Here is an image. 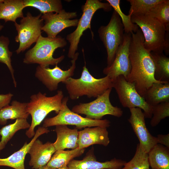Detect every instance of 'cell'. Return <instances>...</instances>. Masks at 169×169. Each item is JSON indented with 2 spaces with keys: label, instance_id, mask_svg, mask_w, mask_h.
Wrapping results in <instances>:
<instances>
[{
  "label": "cell",
  "instance_id": "1",
  "mask_svg": "<svg viewBox=\"0 0 169 169\" xmlns=\"http://www.w3.org/2000/svg\"><path fill=\"white\" fill-rule=\"evenodd\" d=\"M131 34L129 58L131 68L126 79L134 84L138 93L144 97L146 90L153 83L166 82L157 81L154 78V63L151 52L144 47V38L141 31L139 29Z\"/></svg>",
  "mask_w": 169,
  "mask_h": 169
},
{
  "label": "cell",
  "instance_id": "2",
  "mask_svg": "<svg viewBox=\"0 0 169 169\" xmlns=\"http://www.w3.org/2000/svg\"><path fill=\"white\" fill-rule=\"evenodd\" d=\"M131 20L140 28L144 38L145 48L150 52L169 54V31L156 18L146 14L132 15Z\"/></svg>",
  "mask_w": 169,
  "mask_h": 169
},
{
  "label": "cell",
  "instance_id": "3",
  "mask_svg": "<svg viewBox=\"0 0 169 169\" xmlns=\"http://www.w3.org/2000/svg\"><path fill=\"white\" fill-rule=\"evenodd\" d=\"M63 83L65 85L69 98L73 100L84 95L89 98H97L113 88V81L108 76L95 78L90 73L85 65L83 67L80 78L70 77Z\"/></svg>",
  "mask_w": 169,
  "mask_h": 169
},
{
  "label": "cell",
  "instance_id": "4",
  "mask_svg": "<svg viewBox=\"0 0 169 169\" xmlns=\"http://www.w3.org/2000/svg\"><path fill=\"white\" fill-rule=\"evenodd\" d=\"M63 92L60 90L52 96H47L45 93L40 92L30 96L26 107L27 112L32 118L30 127L25 133L28 138L34 136L35 128L40 124L48 114L53 111L58 113L63 107Z\"/></svg>",
  "mask_w": 169,
  "mask_h": 169
},
{
  "label": "cell",
  "instance_id": "5",
  "mask_svg": "<svg viewBox=\"0 0 169 169\" xmlns=\"http://www.w3.org/2000/svg\"><path fill=\"white\" fill-rule=\"evenodd\" d=\"M67 43L65 38L60 36L52 38L41 35L34 46L26 53L23 63L27 64H37L44 67L58 64L63 61L65 56L63 55L54 58V53L57 49L66 46Z\"/></svg>",
  "mask_w": 169,
  "mask_h": 169
},
{
  "label": "cell",
  "instance_id": "6",
  "mask_svg": "<svg viewBox=\"0 0 169 169\" xmlns=\"http://www.w3.org/2000/svg\"><path fill=\"white\" fill-rule=\"evenodd\" d=\"M112 7L108 3H103L99 0H87L81 7L82 16L79 19L75 30L67 35L66 39L69 43L68 57L73 59L78 49L80 38L83 32L88 28L91 30V22L93 15L98 9H102L109 12Z\"/></svg>",
  "mask_w": 169,
  "mask_h": 169
},
{
  "label": "cell",
  "instance_id": "7",
  "mask_svg": "<svg viewBox=\"0 0 169 169\" xmlns=\"http://www.w3.org/2000/svg\"><path fill=\"white\" fill-rule=\"evenodd\" d=\"M124 28L121 19L114 10L107 25L101 26L98 32L107 53V67L112 63L123 41Z\"/></svg>",
  "mask_w": 169,
  "mask_h": 169
},
{
  "label": "cell",
  "instance_id": "8",
  "mask_svg": "<svg viewBox=\"0 0 169 169\" xmlns=\"http://www.w3.org/2000/svg\"><path fill=\"white\" fill-rule=\"evenodd\" d=\"M112 88L107 90L94 100L87 103H80L74 106L71 110L78 114L86 115L91 119L101 120L106 115L121 117L123 111L121 108L113 106L110 100V96Z\"/></svg>",
  "mask_w": 169,
  "mask_h": 169
},
{
  "label": "cell",
  "instance_id": "9",
  "mask_svg": "<svg viewBox=\"0 0 169 169\" xmlns=\"http://www.w3.org/2000/svg\"><path fill=\"white\" fill-rule=\"evenodd\" d=\"M68 97L64 98L62 100L63 107L57 115L53 117L44 120L43 126L49 127L60 125H74L76 128L80 129L86 127L100 126L105 128L109 127L110 121L107 119L97 120L84 117L70 110L67 103Z\"/></svg>",
  "mask_w": 169,
  "mask_h": 169
},
{
  "label": "cell",
  "instance_id": "10",
  "mask_svg": "<svg viewBox=\"0 0 169 169\" xmlns=\"http://www.w3.org/2000/svg\"><path fill=\"white\" fill-rule=\"evenodd\" d=\"M42 14L34 16L28 12L25 17L22 18L19 24L15 23L17 31L15 41L19 42L18 48L16 51L17 54L23 52L36 43L41 35L43 20L41 18Z\"/></svg>",
  "mask_w": 169,
  "mask_h": 169
},
{
  "label": "cell",
  "instance_id": "11",
  "mask_svg": "<svg viewBox=\"0 0 169 169\" xmlns=\"http://www.w3.org/2000/svg\"><path fill=\"white\" fill-rule=\"evenodd\" d=\"M112 87L115 89L124 107L139 108L143 110L145 118H151L152 107L138 93L134 84L127 81L123 76L120 75L113 81Z\"/></svg>",
  "mask_w": 169,
  "mask_h": 169
},
{
  "label": "cell",
  "instance_id": "12",
  "mask_svg": "<svg viewBox=\"0 0 169 169\" xmlns=\"http://www.w3.org/2000/svg\"><path fill=\"white\" fill-rule=\"evenodd\" d=\"M79 54L76 52L71 60V65L67 70H64L59 67L58 64L53 68L44 67L38 65L36 68L35 77L51 91L58 89V84L62 83L73 76L76 68V61Z\"/></svg>",
  "mask_w": 169,
  "mask_h": 169
},
{
  "label": "cell",
  "instance_id": "13",
  "mask_svg": "<svg viewBox=\"0 0 169 169\" xmlns=\"http://www.w3.org/2000/svg\"><path fill=\"white\" fill-rule=\"evenodd\" d=\"M131 39V33H124L123 42L119 47L112 63L103 70V73L113 81L120 75L123 76L126 79L130 73L131 68L129 58Z\"/></svg>",
  "mask_w": 169,
  "mask_h": 169
},
{
  "label": "cell",
  "instance_id": "14",
  "mask_svg": "<svg viewBox=\"0 0 169 169\" xmlns=\"http://www.w3.org/2000/svg\"><path fill=\"white\" fill-rule=\"evenodd\" d=\"M76 12H67L63 9L59 13H49L43 14L41 18L44 21L42 30L47 37L55 38L63 30L71 27L77 26L79 19H71L76 17Z\"/></svg>",
  "mask_w": 169,
  "mask_h": 169
},
{
  "label": "cell",
  "instance_id": "15",
  "mask_svg": "<svg viewBox=\"0 0 169 169\" xmlns=\"http://www.w3.org/2000/svg\"><path fill=\"white\" fill-rule=\"evenodd\" d=\"M129 110L131 115L128 121L139 140L140 146L148 153L157 144L156 138L153 136L147 128L142 110L139 108H131Z\"/></svg>",
  "mask_w": 169,
  "mask_h": 169
},
{
  "label": "cell",
  "instance_id": "16",
  "mask_svg": "<svg viewBox=\"0 0 169 169\" xmlns=\"http://www.w3.org/2000/svg\"><path fill=\"white\" fill-rule=\"evenodd\" d=\"M90 150L81 160H71L67 165L69 169H121L126 161L115 158L104 162L97 161L93 152Z\"/></svg>",
  "mask_w": 169,
  "mask_h": 169
},
{
  "label": "cell",
  "instance_id": "17",
  "mask_svg": "<svg viewBox=\"0 0 169 169\" xmlns=\"http://www.w3.org/2000/svg\"><path fill=\"white\" fill-rule=\"evenodd\" d=\"M56 151L53 143L48 142L43 144L40 140L37 139L28 152L30 156L29 166L34 169L46 166Z\"/></svg>",
  "mask_w": 169,
  "mask_h": 169
},
{
  "label": "cell",
  "instance_id": "18",
  "mask_svg": "<svg viewBox=\"0 0 169 169\" xmlns=\"http://www.w3.org/2000/svg\"><path fill=\"white\" fill-rule=\"evenodd\" d=\"M110 142L106 128L100 126L85 128L79 131L77 143L80 149L95 144L107 146Z\"/></svg>",
  "mask_w": 169,
  "mask_h": 169
},
{
  "label": "cell",
  "instance_id": "19",
  "mask_svg": "<svg viewBox=\"0 0 169 169\" xmlns=\"http://www.w3.org/2000/svg\"><path fill=\"white\" fill-rule=\"evenodd\" d=\"M49 131L47 128L39 127L29 143L25 142L20 150L9 157L5 158H0V166H7L14 169H25L24 165L25 158L32 144L39 136Z\"/></svg>",
  "mask_w": 169,
  "mask_h": 169
},
{
  "label": "cell",
  "instance_id": "20",
  "mask_svg": "<svg viewBox=\"0 0 169 169\" xmlns=\"http://www.w3.org/2000/svg\"><path fill=\"white\" fill-rule=\"evenodd\" d=\"M54 131L57 139L53 144L56 151L67 148L74 149L78 147L77 129H70L66 125H60L56 126Z\"/></svg>",
  "mask_w": 169,
  "mask_h": 169
},
{
  "label": "cell",
  "instance_id": "21",
  "mask_svg": "<svg viewBox=\"0 0 169 169\" xmlns=\"http://www.w3.org/2000/svg\"><path fill=\"white\" fill-rule=\"evenodd\" d=\"M24 8L22 0H0V19L16 23L18 18L24 17Z\"/></svg>",
  "mask_w": 169,
  "mask_h": 169
},
{
  "label": "cell",
  "instance_id": "22",
  "mask_svg": "<svg viewBox=\"0 0 169 169\" xmlns=\"http://www.w3.org/2000/svg\"><path fill=\"white\" fill-rule=\"evenodd\" d=\"M27 103L21 102L16 100L0 110V125H5L8 120L19 118L27 119L29 114L26 110Z\"/></svg>",
  "mask_w": 169,
  "mask_h": 169
},
{
  "label": "cell",
  "instance_id": "23",
  "mask_svg": "<svg viewBox=\"0 0 169 169\" xmlns=\"http://www.w3.org/2000/svg\"><path fill=\"white\" fill-rule=\"evenodd\" d=\"M143 98L152 107L169 101V82L153 83L146 90Z\"/></svg>",
  "mask_w": 169,
  "mask_h": 169
},
{
  "label": "cell",
  "instance_id": "24",
  "mask_svg": "<svg viewBox=\"0 0 169 169\" xmlns=\"http://www.w3.org/2000/svg\"><path fill=\"white\" fill-rule=\"evenodd\" d=\"M148 156L151 168L169 169V148L157 144L148 153Z\"/></svg>",
  "mask_w": 169,
  "mask_h": 169
},
{
  "label": "cell",
  "instance_id": "25",
  "mask_svg": "<svg viewBox=\"0 0 169 169\" xmlns=\"http://www.w3.org/2000/svg\"><path fill=\"white\" fill-rule=\"evenodd\" d=\"M84 151V149L78 147L71 150H56L45 166L52 169L67 166L71 160L81 155Z\"/></svg>",
  "mask_w": 169,
  "mask_h": 169
},
{
  "label": "cell",
  "instance_id": "26",
  "mask_svg": "<svg viewBox=\"0 0 169 169\" xmlns=\"http://www.w3.org/2000/svg\"><path fill=\"white\" fill-rule=\"evenodd\" d=\"M30 124L27 119L19 118L16 120L15 122L5 125L0 129V135L1 136L0 141V151L5 148L8 142L18 131L28 129Z\"/></svg>",
  "mask_w": 169,
  "mask_h": 169
},
{
  "label": "cell",
  "instance_id": "27",
  "mask_svg": "<svg viewBox=\"0 0 169 169\" xmlns=\"http://www.w3.org/2000/svg\"><path fill=\"white\" fill-rule=\"evenodd\" d=\"M155 65L154 76L158 81L169 82V58L163 53L151 52Z\"/></svg>",
  "mask_w": 169,
  "mask_h": 169
},
{
  "label": "cell",
  "instance_id": "28",
  "mask_svg": "<svg viewBox=\"0 0 169 169\" xmlns=\"http://www.w3.org/2000/svg\"><path fill=\"white\" fill-rule=\"evenodd\" d=\"M24 7H32L38 10L41 14L58 13L63 9L60 0H23Z\"/></svg>",
  "mask_w": 169,
  "mask_h": 169
},
{
  "label": "cell",
  "instance_id": "29",
  "mask_svg": "<svg viewBox=\"0 0 169 169\" xmlns=\"http://www.w3.org/2000/svg\"><path fill=\"white\" fill-rule=\"evenodd\" d=\"M148 153L145 152L139 143L137 145L135 153L132 159L126 162L121 169H149Z\"/></svg>",
  "mask_w": 169,
  "mask_h": 169
},
{
  "label": "cell",
  "instance_id": "30",
  "mask_svg": "<svg viewBox=\"0 0 169 169\" xmlns=\"http://www.w3.org/2000/svg\"><path fill=\"white\" fill-rule=\"evenodd\" d=\"M106 1L119 16L123 26L125 33H131L132 32L136 33L139 28V27L136 24L133 23L131 21L132 12H129L128 15L125 14L122 11L120 8V0Z\"/></svg>",
  "mask_w": 169,
  "mask_h": 169
},
{
  "label": "cell",
  "instance_id": "31",
  "mask_svg": "<svg viewBox=\"0 0 169 169\" xmlns=\"http://www.w3.org/2000/svg\"><path fill=\"white\" fill-rule=\"evenodd\" d=\"M146 14L158 20L164 26L166 31H169V0H164L157 4Z\"/></svg>",
  "mask_w": 169,
  "mask_h": 169
},
{
  "label": "cell",
  "instance_id": "32",
  "mask_svg": "<svg viewBox=\"0 0 169 169\" xmlns=\"http://www.w3.org/2000/svg\"><path fill=\"white\" fill-rule=\"evenodd\" d=\"M9 42L8 37L3 36H0V63L7 65L11 73L14 86L16 87L17 83L14 77V71L11 63V58L13 52L9 50L8 48Z\"/></svg>",
  "mask_w": 169,
  "mask_h": 169
},
{
  "label": "cell",
  "instance_id": "33",
  "mask_svg": "<svg viewBox=\"0 0 169 169\" xmlns=\"http://www.w3.org/2000/svg\"><path fill=\"white\" fill-rule=\"evenodd\" d=\"M164 0H127L131 5L129 12L135 14H146L153 8Z\"/></svg>",
  "mask_w": 169,
  "mask_h": 169
},
{
  "label": "cell",
  "instance_id": "34",
  "mask_svg": "<svg viewBox=\"0 0 169 169\" xmlns=\"http://www.w3.org/2000/svg\"><path fill=\"white\" fill-rule=\"evenodd\" d=\"M152 116L150 121L152 127L157 125L163 119L169 116V101L152 106Z\"/></svg>",
  "mask_w": 169,
  "mask_h": 169
},
{
  "label": "cell",
  "instance_id": "35",
  "mask_svg": "<svg viewBox=\"0 0 169 169\" xmlns=\"http://www.w3.org/2000/svg\"><path fill=\"white\" fill-rule=\"evenodd\" d=\"M13 96V94L10 93L0 94V110L9 104Z\"/></svg>",
  "mask_w": 169,
  "mask_h": 169
},
{
  "label": "cell",
  "instance_id": "36",
  "mask_svg": "<svg viewBox=\"0 0 169 169\" xmlns=\"http://www.w3.org/2000/svg\"><path fill=\"white\" fill-rule=\"evenodd\" d=\"M157 143L169 148V134H159L156 137Z\"/></svg>",
  "mask_w": 169,
  "mask_h": 169
},
{
  "label": "cell",
  "instance_id": "37",
  "mask_svg": "<svg viewBox=\"0 0 169 169\" xmlns=\"http://www.w3.org/2000/svg\"><path fill=\"white\" fill-rule=\"evenodd\" d=\"M37 169H52L47 167L45 166Z\"/></svg>",
  "mask_w": 169,
  "mask_h": 169
},
{
  "label": "cell",
  "instance_id": "38",
  "mask_svg": "<svg viewBox=\"0 0 169 169\" xmlns=\"http://www.w3.org/2000/svg\"><path fill=\"white\" fill-rule=\"evenodd\" d=\"M69 169L67 166L63 167H62L58 168H57V169Z\"/></svg>",
  "mask_w": 169,
  "mask_h": 169
},
{
  "label": "cell",
  "instance_id": "39",
  "mask_svg": "<svg viewBox=\"0 0 169 169\" xmlns=\"http://www.w3.org/2000/svg\"><path fill=\"white\" fill-rule=\"evenodd\" d=\"M3 27V25H0V31L2 29Z\"/></svg>",
  "mask_w": 169,
  "mask_h": 169
},
{
  "label": "cell",
  "instance_id": "40",
  "mask_svg": "<svg viewBox=\"0 0 169 169\" xmlns=\"http://www.w3.org/2000/svg\"><path fill=\"white\" fill-rule=\"evenodd\" d=\"M155 169L151 168H150V169Z\"/></svg>",
  "mask_w": 169,
  "mask_h": 169
},
{
  "label": "cell",
  "instance_id": "41",
  "mask_svg": "<svg viewBox=\"0 0 169 169\" xmlns=\"http://www.w3.org/2000/svg\"></svg>",
  "mask_w": 169,
  "mask_h": 169
}]
</instances>
